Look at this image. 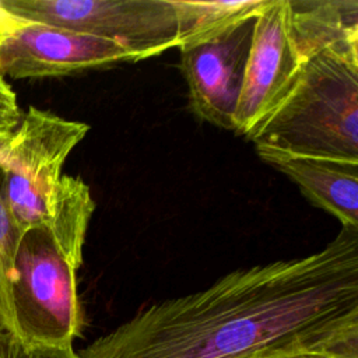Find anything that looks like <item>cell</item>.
<instances>
[{"label": "cell", "mask_w": 358, "mask_h": 358, "mask_svg": "<svg viewBox=\"0 0 358 358\" xmlns=\"http://www.w3.org/2000/svg\"><path fill=\"white\" fill-rule=\"evenodd\" d=\"M313 350L358 358V228L306 256L234 270L155 302L78 358H263Z\"/></svg>", "instance_id": "cell-1"}, {"label": "cell", "mask_w": 358, "mask_h": 358, "mask_svg": "<svg viewBox=\"0 0 358 358\" xmlns=\"http://www.w3.org/2000/svg\"><path fill=\"white\" fill-rule=\"evenodd\" d=\"M95 210L90 187L62 186L50 220L21 232L8 287L10 329L20 340L52 347H73L83 310L77 270Z\"/></svg>", "instance_id": "cell-2"}, {"label": "cell", "mask_w": 358, "mask_h": 358, "mask_svg": "<svg viewBox=\"0 0 358 358\" xmlns=\"http://www.w3.org/2000/svg\"><path fill=\"white\" fill-rule=\"evenodd\" d=\"M249 140L256 150L358 164V43L309 55L288 94Z\"/></svg>", "instance_id": "cell-3"}, {"label": "cell", "mask_w": 358, "mask_h": 358, "mask_svg": "<svg viewBox=\"0 0 358 358\" xmlns=\"http://www.w3.org/2000/svg\"><path fill=\"white\" fill-rule=\"evenodd\" d=\"M88 130L87 123L28 108L0 165L6 203L20 232L49 221L63 165Z\"/></svg>", "instance_id": "cell-4"}, {"label": "cell", "mask_w": 358, "mask_h": 358, "mask_svg": "<svg viewBox=\"0 0 358 358\" xmlns=\"http://www.w3.org/2000/svg\"><path fill=\"white\" fill-rule=\"evenodd\" d=\"M0 13L116 42L143 60L178 48L172 0H0Z\"/></svg>", "instance_id": "cell-5"}, {"label": "cell", "mask_w": 358, "mask_h": 358, "mask_svg": "<svg viewBox=\"0 0 358 358\" xmlns=\"http://www.w3.org/2000/svg\"><path fill=\"white\" fill-rule=\"evenodd\" d=\"M138 60H143L138 53L120 43L4 15L0 39L3 78L62 77Z\"/></svg>", "instance_id": "cell-6"}, {"label": "cell", "mask_w": 358, "mask_h": 358, "mask_svg": "<svg viewBox=\"0 0 358 358\" xmlns=\"http://www.w3.org/2000/svg\"><path fill=\"white\" fill-rule=\"evenodd\" d=\"M305 59L292 28L289 0H268L255 18L243 85L232 130L250 138L260 123L284 99Z\"/></svg>", "instance_id": "cell-7"}, {"label": "cell", "mask_w": 358, "mask_h": 358, "mask_svg": "<svg viewBox=\"0 0 358 358\" xmlns=\"http://www.w3.org/2000/svg\"><path fill=\"white\" fill-rule=\"evenodd\" d=\"M255 18L218 35L179 48L193 112L203 120L232 130L249 57Z\"/></svg>", "instance_id": "cell-8"}, {"label": "cell", "mask_w": 358, "mask_h": 358, "mask_svg": "<svg viewBox=\"0 0 358 358\" xmlns=\"http://www.w3.org/2000/svg\"><path fill=\"white\" fill-rule=\"evenodd\" d=\"M256 151L263 161L296 183L313 206L337 218L341 228H358V164Z\"/></svg>", "instance_id": "cell-9"}, {"label": "cell", "mask_w": 358, "mask_h": 358, "mask_svg": "<svg viewBox=\"0 0 358 358\" xmlns=\"http://www.w3.org/2000/svg\"><path fill=\"white\" fill-rule=\"evenodd\" d=\"M289 3L294 36L303 59L329 45L358 43L357 0Z\"/></svg>", "instance_id": "cell-10"}, {"label": "cell", "mask_w": 358, "mask_h": 358, "mask_svg": "<svg viewBox=\"0 0 358 358\" xmlns=\"http://www.w3.org/2000/svg\"><path fill=\"white\" fill-rule=\"evenodd\" d=\"M178 20V48L210 39L227 28L257 17L268 0H172Z\"/></svg>", "instance_id": "cell-11"}, {"label": "cell", "mask_w": 358, "mask_h": 358, "mask_svg": "<svg viewBox=\"0 0 358 358\" xmlns=\"http://www.w3.org/2000/svg\"><path fill=\"white\" fill-rule=\"evenodd\" d=\"M20 235L6 203L4 172L0 166V340L13 334L8 319V287Z\"/></svg>", "instance_id": "cell-12"}, {"label": "cell", "mask_w": 358, "mask_h": 358, "mask_svg": "<svg viewBox=\"0 0 358 358\" xmlns=\"http://www.w3.org/2000/svg\"><path fill=\"white\" fill-rule=\"evenodd\" d=\"M0 358H78L73 347L31 344L8 334L0 340Z\"/></svg>", "instance_id": "cell-13"}, {"label": "cell", "mask_w": 358, "mask_h": 358, "mask_svg": "<svg viewBox=\"0 0 358 358\" xmlns=\"http://www.w3.org/2000/svg\"><path fill=\"white\" fill-rule=\"evenodd\" d=\"M17 94L0 76V136H11L22 120Z\"/></svg>", "instance_id": "cell-14"}, {"label": "cell", "mask_w": 358, "mask_h": 358, "mask_svg": "<svg viewBox=\"0 0 358 358\" xmlns=\"http://www.w3.org/2000/svg\"><path fill=\"white\" fill-rule=\"evenodd\" d=\"M263 358H330L326 354L320 351L313 350H299V351H287V352H278L273 355H267Z\"/></svg>", "instance_id": "cell-15"}, {"label": "cell", "mask_w": 358, "mask_h": 358, "mask_svg": "<svg viewBox=\"0 0 358 358\" xmlns=\"http://www.w3.org/2000/svg\"><path fill=\"white\" fill-rule=\"evenodd\" d=\"M11 136H13V134H11ZM11 136H0V165L3 164V161H4V158H6V154H7V150H8V145H10Z\"/></svg>", "instance_id": "cell-16"}, {"label": "cell", "mask_w": 358, "mask_h": 358, "mask_svg": "<svg viewBox=\"0 0 358 358\" xmlns=\"http://www.w3.org/2000/svg\"><path fill=\"white\" fill-rule=\"evenodd\" d=\"M3 24H4V15L0 13V39H1V34H3Z\"/></svg>", "instance_id": "cell-17"}]
</instances>
